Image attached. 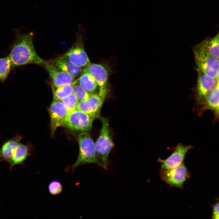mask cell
<instances>
[{"instance_id":"cell-1","label":"cell","mask_w":219,"mask_h":219,"mask_svg":"<svg viewBox=\"0 0 219 219\" xmlns=\"http://www.w3.org/2000/svg\"><path fill=\"white\" fill-rule=\"evenodd\" d=\"M32 32L17 34L15 41L11 46L9 56L12 69L30 64L43 66L46 62L37 54L33 42Z\"/></svg>"},{"instance_id":"cell-2","label":"cell","mask_w":219,"mask_h":219,"mask_svg":"<svg viewBox=\"0 0 219 219\" xmlns=\"http://www.w3.org/2000/svg\"><path fill=\"white\" fill-rule=\"evenodd\" d=\"M79 152L75 162L71 166L73 172L78 167L88 163H94L103 168L101 163L97 157L95 144L90 136L87 132H83L79 134L78 137Z\"/></svg>"},{"instance_id":"cell-3","label":"cell","mask_w":219,"mask_h":219,"mask_svg":"<svg viewBox=\"0 0 219 219\" xmlns=\"http://www.w3.org/2000/svg\"><path fill=\"white\" fill-rule=\"evenodd\" d=\"M102 127L100 135L96 141L95 150L98 159L101 163L103 168L106 170L109 154L114 146L110 135L108 119L100 117Z\"/></svg>"},{"instance_id":"cell-4","label":"cell","mask_w":219,"mask_h":219,"mask_svg":"<svg viewBox=\"0 0 219 219\" xmlns=\"http://www.w3.org/2000/svg\"><path fill=\"white\" fill-rule=\"evenodd\" d=\"M197 69L216 79L219 71V60L208 54L198 44L193 48Z\"/></svg>"},{"instance_id":"cell-5","label":"cell","mask_w":219,"mask_h":219,"mask_svg":"<svg viewBox=\"0 0 219 219\" xmlns=\"http://www.w3.org/2000/svg\"><path fill=\"white\" fill-rule=\"evenodd\" d=\"M81 24L78 26V33L76 41L71 48L61 56L82 67H86L90 62L84 48L81 34Z\"/></svg>"},{"instance_id":"cell-6","label":"cell","mask_w":219,"mask_h":219,"mask_svg":"<svg viewBox=\"0 0 219 219\" xmlns=\"http://www.w3.org/2000/svg\"><path fill=\"white\" fill-rule=\"evenodd\" d=\"M94 119L87 113L77 109L68 113L62 126L73 130L87 132L91 130Z\"/></svg>"},{"instance_id":"cell-7","label":"cell","mask_w":219,"mask_h":219,"mask_svg":"<svg viewBox=\"0 0 219 219\" xmlns=\"http://www.w3.org/2000/svg\"><path fill=\"white\" fill-rule=\"evenodd\" d=\"M160 172L161 177L165 182L172 186L180 188L189 177L188 171L183 164L172 169H160Z\"/></svg>"},{"instance_id":"cell-8","label":"cell","mask_w":219,"mask_h":219,"mask_svg":"<svg viewBox=\"0 0 219 219\" xmlns=\"http://www.w3.org/2000/svg\"><path fill=\"white\" fill-rule=\"evenodd\" d=\"M197 82L196 87V103L202 105L209 92L215 86L217 82L215 78L206 75L197 69Z\"/></svg>"},{"instance_id":"cell-9","label":"cell","mask_w":219,"mask_h":219,"mask_svg":"<svg viewBox=\"0 0 219 219\" xmlns=\"http://www.w3.org/2000/svg\"><path fill=\"white\" fill-rule=\"evenodd\" d=\"M193 147L191 145H184L179 143L174 148V150L168 158L162 159H158L161 164L160 170H167L176 167L183 164L187 152Z\"/></svg>"},{"instance_id":"cell-10","label":"cell","mask_w":219,"mask_h":219,"mask_svg":"<svg viewBox=\"0 0 219 219\" xmlns=\"http://www.w3.org/2000/svg\"><path fill=\"white\" fill-rule=\"evenodd\" d=\"M50 116L51 134L53 135L57 128L62 126L68 111L66 106L61 100H54L49 109Z\"/></svg>"},{"instance_id":"cell-11","label":"cell","mask_w":219,"mask_h":219,"mask_svg":"<svg viewBox=\"0 0 219 219\" xmlns=\"http://www.w3.org/2000/svg\"><path fill=\"white\" fill-rule=\"evenodd\" d=\"M82 71L87 72L93 76L99 87V94L105 99L108 91V73L106 68L100 64H91Z\"/></svg>"},{"instance_id":"cell-12","label":"cell","mask_w":219,"mask_h":219,"mask_svg":"<svg viewBox=\"0 0 219 219\" xmlns=\"http://www.w3.org/2000/svg\"><path fill=\"white\" fill-rule=\"evenodd\" d=\"M105 99L99 93H93L87 99L79 102L77 109L87 113L94 119L99 116Z\"/></svg>"},{"instance_id":"cell-13","label":"cell","mask_w":219,"mask_h":219,"mask_svg":"<svg viewBox=\"0 0 219 219\" xmlns=\"http://www.w3.org/2000/svg\"><path fill=\"white\" fill-rule=\"evenodd\" d=\"M43 66L49 74L52 88H57L74 81L75 77L57 68L50 61H46Z\"/></svg>"},{"instance_id":"cell-14","label":"cell","mask_w":219,"mask_h":219,"mask_svg":"<svg viewBox=\"0 0 219 219\" xmlns=\"http://www.w3.org/2000/svg\"><path fill=\"white\" fill-rule=\"evenodd\" d=\"M50 61L57 68L76 77L83 71L82 67L79 66L61 56Z\"/></svg>"},{"instance_id":"cell-15","label":"cell","mask_w":219,"mask_h":219,"mask_svg":"<svg viewBox=\"0 0 219 219\" xmlns=\"http://www.w3.org/2000/svg\"><path fill=\"white\" fill-rule=\"evenodd\" d=\"M201 112L208 109L214 111L217 118H219V90L216 85L207 94L202 105Z\"/></svg>"},{"instance_id":"cell-16","label":"cell","mask_w":219,"mask_h":219,"mask_svg":"<svg viewBox=\"0 0 219 219\" xmlns=\"http://www.w3.org/2000/svg\"><path fill=\"white\" fill-rule=\"evenodd\" d=\"M22 138L21 136L17 135L2 144L0 148V161L9 160Z\"/></svg>"},{"instance_id":"cell-17","label":"cell","mask_w":219,"mask_h":219,"mask_svg":"<svg viewBox=\"0 0 219 219\" xmlns=\"http://www.w3.org/2000/svg\"><path fill=\"white\" fill-rule=\"evenodd\" d=\"M198 45L209 55L219 60V33L212 38L206 39Z\"/></svg>"},{"instance_id":"cell-18","label":"cell","mask_w":219,"mask_h":219,"mask_svg":"<svg viewBox=\"0 0 219 219\" xmlns=\"http://www.w3.org/2000/svg\"><path fill=\"white\" fill-rule=\"evenodd\" d=\"M30 154L29 149L27 145L19 143L14 151L11 158L8 161L11 167L22 164Z\"/></svg>"},{"instance_id":"cell-19","label":"cell","mask_w":219,"mask_h":219,"mask_svg":"<svg viewBox=\"0 0 219 219\" xmlns=\"http://www.w3.org/2000/svg\"><path fill=\"white\" fill-rule=\"evenodd\" d=\"M78 82L81 86L89 93H93L97 89L98 84L93 76L86 72H82Z\"/></svg>"},{"instance_id":"cell-20","label":"cell","mask_w":219,"mask_h":219,"mask_svg":"<svg viewBox=\"0 0 219 219\" xmlns=\"http://www.w3.org/2000/svg\"><path fill=\"white\" fill-rule=\"evenodd\" d=\"M78 79L71 83L53 88L54 100H61L73 92L74 85Z\"/></svg>"},{"instance_id":"cell-21","label":"cell","mask_w":219,"mask_h":219,"mask_svg":"<svg viewBox=\"0 0 219 219\" xmlns=\"http://www.w3.org/2000/svg\"><path fill=\"white\" fill-rule=\"evenodd\" d=\"M12 69L11 62L9 55L0 58V83L5 82Z\"/></svg>"},{"instance_id":"cell-22","label":"cell","mask_w":219,"mask_h":219,"mask_svg":"<svg viewBox=\"0 0 219 219\" xmlns=\"http://www.w3.org/2000/svg\"><path fill=\"white\" fill-rule=\"evenodd\" d=\"M61 100L66 106L68 113L77 109L79 102L74 92L62 99Z\"/></svg>"},{"instance_id":"cell-23","label":"cell","mask_w":219,"mask_h":219,"mask_svg":"<svg viewBox=\"0 0 219 219\" xmlns=\"http://www.w3.org/2000/svg\"><path fill=\"white\" fill-rule=\"evenodd\" d=\"M73 92L79 102L87 99L93 94L89 93L83 89L79 85L78 81L74 85Z\"/></svg>"},{"instance_id":"cell-24","label":"cell","mask_w":219,"mask_h":219,"mask_svg":"<svg viewBox=\"0 0 219 219\" xmlns=\"http://www.w3.org/2000/svg\"><path fill=\"white\" fill-rule=\"evenodd\" d=\"M48 189L50 194L55 195L61 193L63 188L60 182L57 180H53L49 183Z\"/></svg>"},{"instance_id":"cell-25","label":"cell","mask_w":219,"mask_h":219,"mask_svg":"<svg viewBox=\"0 0 219 219\" xmlns=\"http://www.w3.org/2000/svg\"><path fill=\"white\" fill-rule=\"evenodd\" d=\"M213 213L214 214H219V202L214 206Z\"/></svg>"},{"instance_id":"cell-26","label":"cell","mask_w":219,"mask_h":219,"mask_svg":"<svg viewBox=\"0 0 219 219\" xmlns=\"http://www.w3.org/2000/svg\"><path fill=\"white\" fill-rule=\"evenodd\" d=\"M213 218L214 219H219V214H214L213 216Z\"/></svg>"},{"instance_id":"cell-27","label":"cell","mask_w":219,"mask_h":219,"mask_svg":"<svg viewBox=\"0 0 219 219\" xmlns=\"http://www.w3.org/2000/svg\"><path fill=\"white\" fill-rule=\"evenodd\" d=\"M216 79L217 83H219V71L216 77Z\"/></svg>"},{"instance_id":"cell-28","label":"cell","mask_w":219,"mask_h":219,"mask_svg":"<svg viewBox=\"0 0 219 219\" xmlns=\"http://www.w3.org/2000/svg\"><path fill=\"white\" fill-rule=\"evenodd\" d=\"M216 86L217 87V88L219 90V83H217Z\"/></svg>"}]
</instances>
